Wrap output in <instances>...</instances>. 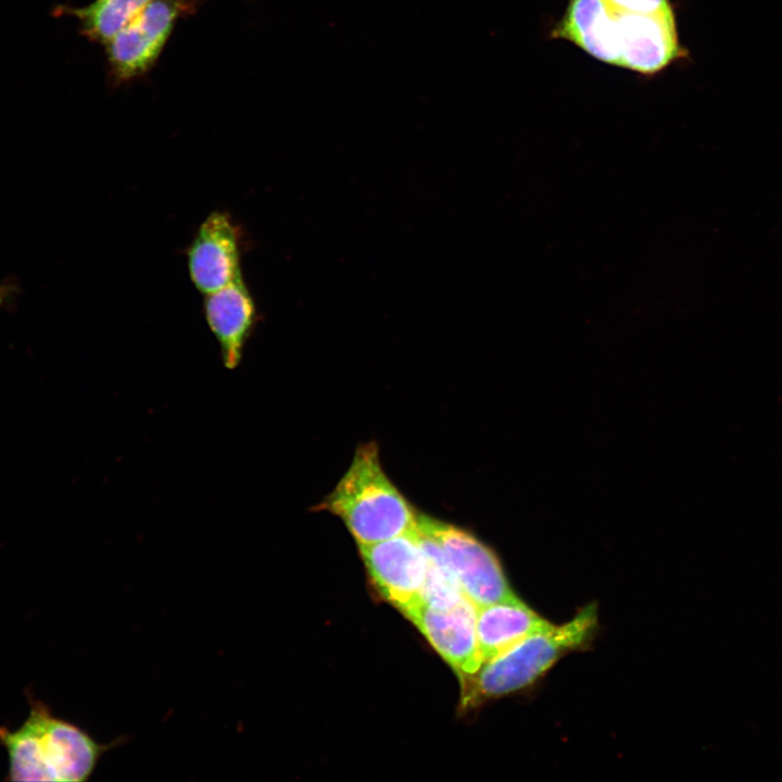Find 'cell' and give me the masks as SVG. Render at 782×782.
<instances>
[{
    "label": "cell",
    "instance_id": "8992f818",
    "mask_svg": "<svg viewBox=\"0 0 782 782\" xmlns=\"http://www.w3.org/2000/svg\"><path fill=\"white\" fill-rule=\"evenodd\" d=\"M358 547L369 577L386 600L404 615L422 604L426 558L417 528Z\"/></svg>",
    "mask_w": 782,
    "mask_h": 782
},
{
    "label": "cell",
    "instance_id": "7c38bea8",
    "mask_svg": "<svg viewBox=\"0 0 782 782\" xmlns=\"http://www.w3.org/2000/svg\"><path fill=\"white\" fill-rule=\"evenodd\" d=\"M551 626L519 598L477 607L476 632L482 664Z\"/></svg>",
    "mask_w": 782,
    "mask_h": 782
},
{
    "label": "cell",
    "instance_id": "2e32d148",
    "mask_svg": "<svg viewBox=\"0 0 782 782\" xmlns=\"http://www.w3.org/2000/svg\"><path fill=\"white\" fill-rule=\"evenodd\" d=\"M10 293V286L0 285V306L8 300Z\"/></svg>",
    "mask_w": 782,
    "mask_h": 782
},
{
    "label": "cell",
    "instance_id": "9c48e42d",
    "mask_svg": "<svg viewBox=\"0 0 782 782\" xmlns=\"http://www.w3.org/2000/svg\"><path fill=\"white\" fill-rule=\"evenodd\" d=\"M613 13L618 25L621 67L651 75L684 54L672 10L655 14Z\"/></svg>",
    "mask_w": 782,
    "mask_h": 782
},
{
    "label": "cell",
    "instance_id": "3957f363",
    "mask_svg": "<svg viewBox=\"0 0 782 782\" xmlns=\"http://www.w3.org/2000/svg\"><path fill=\"white\" fill-rule=\"evenodd\" d=\"M597 626L594 605L570 621L538 631L462 678L463 704L477 705L532 684L565 654L590 642Z\"/></svg>",
    "mask_w": 782,
    "mask_h": 782
},
{
    "label": "cell",
    "instance_id": "277c9868",
    "mask_svg": "<svg viewBox=\"0 0 782 782\" xmlns=\"http://www.w3.org/2000/svg\"><path fill=\"white\" fill-rule=\"evenodd\" d=\"M417 526L442 547L463 593L476 607L518 600L494 553L470 532L418 514Z\"/></svg>",
    "mask_w": 782,
    "mask_h": 782
},
{
    "label": "cell",
    "instance_id": "5bb4252c",
    "mask_svg": "<svg viewBox=\"0 0 782 782\" xmlns=\"http://www.w3.org/2000/svg\"><path fill=\"white\" fill-rule=\"evenodd\" d=\"M419 542L426 558V578L421 592L422 604L447 608L461 602L465 594L437 540L417 526Z\"/></svg>",
    "mask_w": 782,
    "mask_h": 782
},
{
    "label": "cell",
    "instance_id": "7a4b0ae2",
    "mask_svg": "<svg viewBox=\"0 0 782 782\" xmlns=\"http://www.w3.org/2000/svg\"><path fill=\"white\" fill-rule=\"evenodd\" d=\"M318 510L340 518L358 545L388 540L417 528L418 514L384 472L375 442L361 444Z\"/></svg>",
    "mask_w": 782,
    "mask_h": 782
},
{
    "label": "cell",
    "instance_id": "6da1fadb",
    "mask_svg": "<svg viewBox=\"0 0 782 782\" xmlns=\"http://www.w3.org/2000/svg\"><path fill=\"white\" fill-rule=\"evenodd\" d=\"M29 714L17 729L0 726V746L9 758L8 781L84 782L102 755L122 740L99 744L80 727L53 715L26 691Z\"/></svg>",
    "mask_w": 782,
    "mask_h": 782
},
{
    "label": "cell",
    "instance_id": "5b68a950",
    "mask_svg": "<svg viewBox=\"0 0 782 782\" xmlns=\"http://www.w3.org/2000/svg\"><path fill=\"white\" fill-rule=\"evenodd\" d=\"M191 9L193 0H151L104 46L113 80L121 84L147 73L177 21Z\"/></svg>",
    "mask_w": 782,
    "mask_h": 782
},
{
    "label": "cell",
    "instance_id": "9a60e30c",
    "mask_svg": "<svg viewBox=\"0 0 782 782\" xmlns=\"http://www.w3.org/2000/svg\"><path fill=\"white\" fill-rule=\"evenodd\" d=\"M611 12L655 14L671 11L669 0H603Z\"/></svg>",
    "mask_w": 782,
    "mask_h": 782
},
{
    "label": "cell",
    "instance_id": "ba28073f",
    "mask_svg": "<svg viewBox=\"0 0 782 782\" xmlns=\"http://www.w3.org/2000/svg\"><path fill=\"white\" fill-rule=\"evenodd\" d=\"M240 252V232L232 218L226 212H212L188 250V270L194 287L205 295L242 276Z\"/></svg>",
    "mask_w": 782,
    "mask_h": 782
},
{
    "label": "cell",
    "instance_id": "52a82bcc",
    "mask_svg": "<svg viewBox=\"0 0 782 782\" xmlns=\"http://www.w3.org/2000/svg\"><path fill=\"white\" fill-rule=\"evenodd\" d=\"M405 616L461 678L474 674L481 667L476 632L477 607L469 598L465 596L447 608L420 604Z\"/></svg>",
    "mask_w": 782,
    "mask_h": 782
},
{
    "label": "cell",
    "instance_id": "8fae6325",
    "mask_svg": "<svg viewBox=\"0 0 782 782\" xmlns=\"http://www.w3.org/2000/svg\"><path fill=\"white\" fill-rule=\"evenodd\" d=\"M553 35L602 62L620 66L617 20L603 0H570Z\"/></svg>",
    "mask_w": 782,
    "mask_h": 782
},
{
    "label": "cell",
    "instance_id": "30bf717a",
    "mask_svg": "<svg viewBox=\"0 0 782 782\" xmlns=\"http://www.w3.org/2000/svg\"><path fill=\"white\" fill-rule=\"evenodd\" d=\"M204 315L220 348L224 366L235 369L256 323V307L242 276L205 294Z\"/></svg>",
    "mask_w": 782,
    "mask_h": 782
},
{
    "label": "cell",
    "instance_id": "4fadbf2b",
    "mask_svg": "<svg viewBox=\"0 0 782 782\" xmlns=\"http://www.w3.org/2000/svg\"><path fill=\"white\" fill-rule=\"evenodd\" d=\"M151 0H94L86 7H60L55 11L77 20L79 31L92 42L105 46L134 20Z\"/></svg>",
    "mask_w": 782,
    "mask_h": 782
}]
</instances>
